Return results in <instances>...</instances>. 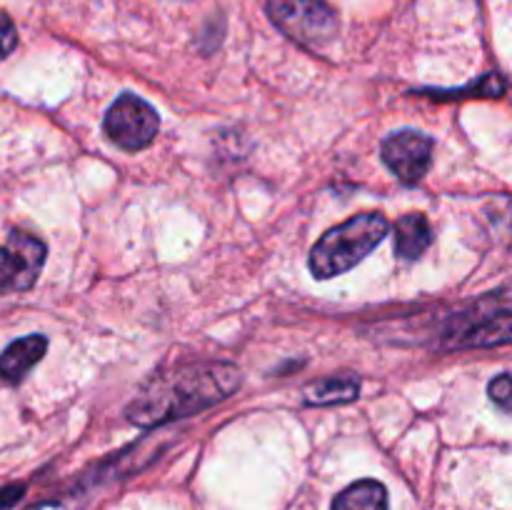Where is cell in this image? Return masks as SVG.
<instances>
[{
    "label": "cell",
    "instance_id": "cell-3",
    "mask_svg": "<svg viewBox=\"0 0 512 510\" xmlns=\"http://www.w3.org/2000/svg\"><path fill=\"white\" fill-rule=\"evenodd\" d=\"M273 23L288 38L320 48L338 35V15L325 0H268Z\"/></svg>",
    "mask_w": 512,
    "mask_h": 510
},
{
    "label": "cell",
    "instance_id": "cell-4",
    "mask_svg": "<svg viewBox=\"0 0 512 510\" xmlns=\"http://www.w3.org/2000/svg\"><path fill=\"white\" fill-rule=\"evenodd\" d=\"M160 128L158 113L153 105L133 93H123L108 108L103 120V130L118 148L135 153V150L148 148L155 140Z\"/></svg>",
    "mask_w": 512,
    "mask_h": 510
},
{
    "label": "cell",
    "instance_id": "cell-11",
    "mask_svg": "<svg viewBox=\"0 0 512 510\" xmlns=\"http://www.w3.org/2000/svg\"><path fill=\"white\" fill-rule=\"evenodd\" d=\"M360 380L345 378V375H333V378L318 380L305 390V400L313 405H335L348 403V400L358 398Z\"/></svg>",
    "mask_w": 512,
    "mask_h": 510
},
{
    "label": "cell",
    "instance_id": "cell-14",
    "mask_svg": "<svg viewBox=\"0 0 512 510\" xmlns=\"http://www.w3.org/2000/svg\"><path fill=\"white\" fill-rule=\"evenodd\" d=\"M493 223L503 233V238L512 243V200H500L498 213L493 215Z\"/></svg>",
    "mask_w": 512,
    "mask_h": 510
},
{
    "label": "cell",
    "instance_id": "cell-13",
    "mask_svg": "<svg viewBox=\"0 0 512 510\" xmlns=\"http://www.w3.org/2000/svg\"><path fill=\"white\" fill-rule=\"evenodd\" d=\"M15 45H18V33H15L13 20L5 13H0V60L8 58L15 50Z\"/></svg>",
    "mask_w": 512,
    "mask_h": 510
},
{
    "label": "cell",
    "instance_id": "cell-12",
    "mask_svg": "<svg viewBox=\"0 0 512 510\" xmlns=\"http://www.w3.org/2000/svg\"><path fill=\"white\" fill-rule=\"evenodd\" d=\"M490 398L493 403H498L500 408L512 410V378L510 375H498V378L490 383Z\"/></svg>",
    "mask_w": 512,
    "mask_h": 510
},
{
    "label": "cell",
    "instance_id": "cell-9",
    "mask_svg": "<svg viewBox=\"0 0 512 510\" xmlns=\"http://www.w3.org/2000/svg\"><path fill=\"white\" fill-rule=\"evenodd\" d=\"M505 343H512V313L490 315L455 340L458 348H493Z\"/></svg>",
    "mask_w": 512,
    "mask_h": 510
},
{
    "label": "cell",
    "instance_id": "cell-2",
    "mask_svg": "<svg viewBox=\"0 0 512 510\" xmlns=\"http://www.w3.org/2000/svg\"><path fill=\"white\" fill-rule=\"evenodd\" d=\"M388 230L390 223L383 213H363L345 220L338 228L328 230L310 250V270L320 280L348 273L383 243Z\"/></svg>",
    "mask_w": 512,
    "mask_h": 510
},
{
    "label": "cell",
    "instance_id": "cell-10",
    "mask_svg": "<svg viewBox=\"0 0 512 510\" xmlns=\"http://www.w3.org/2000/svg\"><path fill=\"white\" fill-rule=\"evenodd\" d=\"M333 510H388V490L378 480H358L335 498Z\"/></svg>",
    "mask_w": 512,
    "mask_h": 510
},
{
    "label": "cell",
    "instance_id": "cell-15",
    "mask_svg": "<svg viewBox=\"0 0 512 510\" xmlns=\"http://www.w3.org/2000/svg\"><path fill=\"white\" fill-rule=\"evenodd\" d=\"M23 485H8V488L0 490V510L13 508L20 498H23Z\"/></svg>",
    "mask_w": 512,
    "mask_h": 510
},
{
    "label": "cell",
    "instance_id": "cell-6",
    "mask_svg": "<svg viewBox=\"0 0 512 510\" xmlns=\"http://www.w3.org/2000/svg\"><path fill=\"white\" fill-rule=\"evenodd\" d=\"M383 163L403 183H418L433 163V138L418 130H400L385 138Z\"/></svg>",
    "mask_w": 512,
    "mask_h": 510
},
{
    "label": "cell",
    "instance_id": "cell-16",
    "mask_svg": "<svg viewBox=\"0 0 512 510\" xmlns=\"http://www.w3.org/2000/svg\"><path fill=\"white\" fill-rule=\"evenodd\" d=\"M28 510H73V508H68V505L65 503H38V505H33V508H28Z\"/></svg>",
    "mask_w": 512,
    "mask_h": 510
},
{
    "label": "cell",
    "instance_id": "cell-8",
    "mask_svg": "<svg viewBox=\"0 0 512 510\" xmlns=\"http://www.w3.org/2000/svg\"><path fill=\"white\" fill-rule=\"evenodd\" d=\"M433 243V230L425 215L408 213L395 223V253L405 260H415Z\"/></svg>",
    "mask_w": 512,
    "mask_h": 510
},
{
    "label": "cell",
    "instance_id": "cell-5",
    "mask_svg": "<svg viewBox=\"0 0 512 510\" xmlns=\"http://www.w3.org/2000/svg\"><path fill=\"white\" fill-rule=\"evenodd\" d=\"M45 243L35 235L13 230L8 245H0V293L8 290H28L38 280L45 263Z\"/></svg>",
    "mask_w": 512,
    "mask_h": 510
},
{
    "label": "cell",
    "instance_id": "cell-7",
    "mask_svg": "<svg viewBox=\"0 0 512 510\" xmlns=\"http://www.w3.org/2000/svg\"><path fill=\"white\" fill-rule=\"evenodd\" d=\"M45 350H48V340L43 335H28L10 343L0 355V378L5 383H20L33 370V365L40 363Z\"/></svg>",
    "mask_w": 512,
    "mask_h": 510
},
{
    "label": "cell",
    "instance_id": "cell-1",
    "mask_svg": "<svg viewBox=\"0 0 512 510\" xmlns=\"http://www.w3.org/2000/svg\"><path fill=\"white\" fill-rule=\"evenodd\" d=\"M238 385L240 373L230 363L180 365L173 373L155 375L140 390L128 408V418L143 428H153L220 403Z\"/></svg>",
    "mask_w": 512,
    "mask_h": 510
}]
</instances>
